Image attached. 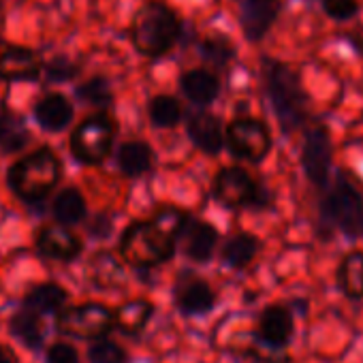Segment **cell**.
I'll use <instances>...</instances> for the list:
<instances>
[{
	"label": "cell",
	"mask_w": 363,
	"mask_h": 363,
	"mask_svg": "<svg viewBox=\"0 0 363 363\" xmlns=\"http://www.w3.org/2000/svg\"><path fill=\"white\" fill-rule=\"evenodd\" d=\"M179 35H182L179 16L162 3L145 5L135 16L130 26V41L135 50L147 58L164 56L177 43Z\"/></svg>",
	"instance_id": "cell-1"
},
{
	"label": "cell",
	"mask_w": 363,
	"mask_h": 363,
	"mask_svg": "<svg viewBox=\"0 0 363 363\" xmlns=\"http://www.w3.org/2000/svg\"><path fill=\"white\" fill-rule=\"evenodd\" d=\"M265 88L284 133L295 130L308 118V96L297 73L278 60L265 62Z\"/></svg>",
	"instance_id": "cell-2"
},
{
	"label": "cell",
	"mask_w": 363,
	"mask_h": 363,
	"mask_svg": "<svg viewBox=\"0 0 363 363\" xmlns=\"http://www.w3.org/2000/svg\"><path fill=\"white\" fill-rule=\"evenodd\" d=\"M60 177L58 156L43 147L18 160L9 169V186L26 201H41Z\"/></svg>",
	"instance_id": "cell-3"
},
{
	"label": "cell",
	"mask_w": 363,
	"mask_h": 363,
	"mask_svg": "<svg viewBox=\"0 0 363 363\" xmlns=\"http://www.w3.org/2000/svg\"><path fill=\"white\" fill-rule=\"evenodd\" d=\"M175 238L167 235L154 220L133 223L120 242L122 257L135 267H156L171 259Z\"/></svg>",
	"instance_id": "cell-4"
},
{
	"label": "cell",
	"mask_w": 363,
	"mask_h": 363,
	"mask_svg": "<svg viewBox=\"0 0 363 363\" xmlns=\"http://www.w3.org/2000/svg\"><path fill=\"white\" fill-rule=\"evenodd\" d=\"M323 216L350 238L363 235V195H359L344 177L323 199Z\"/></svg>",
	"instance_id": "cell-5"
},
{
	"label": "cell",
	"mask_w": 363,
	"mask_h": 363,
	"mask_svg": "<svg viewBox=\"0 0 363 363\" xmlns=\"http://www.w3.org/2000/svg\"><path fill=\"white\" fill-rule=\"evenodd\" d=\"M113 135H116V124L111 122L109 116L105 113L90 116L73 130L71 150L77 160L96 164L109 154Z\"/></svg>",
	"instance_id": "cell-6"
},
{
	"label": "cell",
	"mask_w": 363,
	"mask_h": 363,
	"mask_svg": "<svg viewBox=\"0 0 363 363\" xmlns=\"http://www.w3.org/2000/svg\"><path fill=\"white\" fill-rule=\"evenodd\" d=\"M227 143L235 156L257 162L272 150V135L261 120L238 118L227 128Z\"/></svg>",
	"instance_id": "cell-7"
},
{
	"label": "cell",
	"mask_w": 363,
	"mask_h": 363,
	"mask_svg": "<svg viewBox=\"0 0 363 363\" xmlns=\"http://www.w3.org/2000/svg\"><path fill=\"white\" fill-rule=\"evenodd\" d=\"M113 320H116L113 314L105 306L84 303V306L62 312V316L58 318V325L69 335L94 340V337L105 335L113 327Z\"/></svg>",
	"instance_id": "cell-8"
},
{
	"label": "cell",
	"mask_w": 363,
	"mask_h": 363,
	"mask_svg": "<svg viewBox=\"0 0 363 363\" xmlns=\"http://www.w3.org/2000/svg\"><path fill=\"white\" fill-rule=\"evenodd\" d=\"M216 197L227 208L257 206L261 203V191L252 182V177L240 167H227L216 177Z\"/></svg>",
	"instance_id": "cell-9"
},
{
	"label": "cell",
	"mask_w": 363,
	"mask_h": 363,
	"mask_svg": "<svg viewBox=\"0 0 363 363\" xmlns=\"http://www.w3.org/2000/svg\"><path fill=\"white\" fill-rule=\"evenodd\" d=\"M301 162L306 175L316 186H325L329 179V164H331V143L329 133L323 126L308 130L301 152Z\"/></svg>",
	"instance_id": "cell-10"
},
{
	"label": "cell",
	"mask_w": 363,
	"mask_h": 363,
	"mask_svg": "<svg viewBox=\"0 0 363 363\" xmlns=\"http://www.w3.org/2000/svg\"><path fill=\"white\" fill-rule=\"evenodd\" d=\"M240 24L248 41H261L280 13V0H238Z\"/></svg>",
	"instance_id": "cell-11"
},
{
	"label": "cell",
	"mask_w": 363,
	"mask_h": 363,
	"mask_svg": "<svg viewBox=\"0 0 363 363\" xmlns=\"http://www.w3.org/2000/svg\"><path fill=\"white\" fill-rule=\"evenodd\" d=\"M41 60L28 48L11 45L0 52V79L5 82H37Z\"/></svg>",
	"instance_id": "cell-12"
},
{
	"label": "cell",
	"mask_w": 363,
	"mask_h": 363,
	"mask_svg": "<svg viewBox=\"0 0 363 363\" xmlns=\"http://www.w3.org/2000/svg\"><path fill=\"white\" fill-rule=\"evenodd\" d=\"M189 135L195 141V145L201 147L208 154H216L225 145L223 124H220V120L216 116H212L208 111H199V113L191 116Z\"/></svg>",
	"instance_id": "cell-13"
},
{
	"label": "cell",
	"mask_w": 363,
	"mask_h": 363,
	"mask_svg": "<svg viewBox=\"0 0 363 363\" xmlns=\"http://www.w3.org/2000/svg\"><path fill=\"white\" fill-rule=\"evenodd\" d=\"M261 340L269 346H284L293 335V316L282 306H269L259 320Z\"/></svg>",
	"instance_id": "cell-14"
},
{
	"label": "cell",
	"mask_w": 363,
	"mask_h": 363,
	"mask_svg": "<svg viewBox=\"0 0 363 363\" xmlns=\"http://www.w3.org/2000/svg\"><path fill=\"white\" fill-rule=\"evenodd\" d=\"M35 116L45 130H62L73 120V105L65 94L52 92L37 103Z\"/></svg>",
	"instance_id": "cell-15"
},
{
	"label": "cell",
	"mask_w": 363,
	"mask_h": 363,
	"mask_svg": "<svg viewBox=\"0 0 363 363\" xmlns=\"http://www.w3.org/2000/svg\"><path fill=\"white\" fill-rule=\"evenodd\" d=\"M39 250L45 257L71 261L82 252V242L65 227H48L39 235Z\"/></svg>",
	"instance_id": "cell-16"
},
{
	"label": "cell",
	"mask_w": 363,
	"mask_h": 363,
	"mask_svg": "<svg viewBox=\"0 0 363 363\" xmlns=\"http://www.w3.org/2000/svg\"><path fill=\"white\" fill-rule=\"evenodd\" d=\"M182 90L197 105H210L220 92V82L206 69H193L182 75Z\"/></svg>",
	"instance_id": "cell-17"
},
{
	"label": "cell",
	"mask_w": 363,
	"mask_h": 363,
	"mask_svg": "<svg viewBox=\"0 0 363 363\" xmlns=\"http://www.w3.org/2000/svg\"><path fill=\"white\" fill-rule=\"evenodd\" d=\"M177 308L184 314H206L214 306V291L203 280H189L177 289Z\"/></svg>",
	"instance_id": "cell-18"
},
{
	"label": "cell",
	"mask_w": 363,
	"mask_h": 363,
	"mask_svg": "<svg viewBox=\"0 0 363 363\" xmlns=\"http://www.w3.org/2000/svg\"><path fill=\"white\" fill-rule=\"evenodd\" d=\"M218 244V231L208 225V223H195L191 225L189 233H186V255L193 261H208L214 252Z\"/></svg>",
	"instance_id": "cell-19"
},
{
	"label": "cell",
	"mask_w": 363,
	"mask_h": 363,
	"mask_svg": "<svg viewBox=\"0 0 363 363\" xmlns=\"http://www.w3.org/2000/svg\"><path fill=\"white\" fill-rule=\"evenodd\" d=\"M152 162H154V154H152L150 145L143 141H128L118 152V164H120L122 173H126L130 177L150 171Z\"/></svg>",
	"instance_id": "cell-20"
},
{
	"label": "cell",
	"mask_w": 363,
	"mask_h": 363,
	"mask_svg": "<svg viewBox=\"0 0 363 363\" xmlns=\"http://www.w3.org/2000/svg\"><path fill=\"white\" fill-rule=\"evenodd\" d=\"M340 289L352 297H363V252H348L340 263Z\"/></svg>",
	"instance_id": "cell-21"
},
{
	"label": "cell",
	"mask_w": 363,
	"mask_h": 363,
	"mask_svg": "<svg viewBox=\"0 0 363 363\" xmlns=\"http://www.w3.org/2000/svg\"><path fill=\"white\" fill-rule=\"evenodd\" d=\"M257 252H259V240L250 233H238L225 244L223 259L227 265L242 269L257 257Z\"/></svg>",
	"instance_id": "cell-22"
},
{
	"label": "cell",
	"mask_w": 363,
	"mask_h": 363,
	"mask_svg": "<svg viewBox=\"0 0 363 363\" xmlns=\"http://www.w3.org/2000/svg\"><path fill=\"white\" fill-rule=\"evenodd\" d=\"M152 303L145 301V299H133V301H126L118 314H116V323L122 331L126 333H139L145 323L150 320L152 316Z\"/></svg>",
	"instance_id": "cell-23"
},
{
	"label": "cell",
	"mask_w": 363,
	"mask_h": 363,
	"mask_svg": "<svg viewBox=\"0 0 363 363\" xmlns=\"http://www.w3.org/2000/svg\"><path fill=\"white\" fill-rule=\"evenodd\" d=\"M28 130L20 116L11 111H0V147L5 152H18L26 145Z\"/></svg>",
	"instance_id": "cell-24"
},
{
	"label": "cell",
	"mask_w": 363,
	"mask_h": 363,
	"mask_svg": "<svg viewBox=\"0 0 363 363\" xmlns=\"http://www.w3.org/2000/svg\"><path fill=\"white\" fill-rule=\"evenodd\" d=\"M54 214L62 225H75L86 214V201L75 189L62 191L54 201Z\"/></svg>",
	"instance_id": "cell-25"
},
{
	"label": "cell",
	"mask_w": 363,
	"mask_h": 363,
	"mask_svg": "<svg viewBox=\"0 0 363 363\" xmlns=\"http://www.w3.org/2000/svg\"><path fill=\"white\" fill-rule=\"evenodd\" d=\"M147 113H150V120L154 126H160V128H171L179 122L182 118V107L179 103L169 96V94H158L150 101V107H147Z\"/></svg>",
	"instance_id": "cell-26"
},
{
	"label": "cell",
	"mask_w": 363,
	"mask_h": 363,
	"mask_svg": "<svg viewBox=\"0 0 363 363\" xmlns=\"http://www.w3.org/2000/svg\"><path fill=\"white\" fill-rule=\"evenodd\" d=\"M67 301V291L58 284H41L28 295V308L35 312H54Z\"/></svg>",
	"instance_id": "cell-27"
},
{
	"label": "cell",
	"mask_w": 363,
	"mask_h": 363,
	"mask_svg": "<svg viewBox=\"0 0 363 363\" xmlns=\"http://www.w3.org/2000/svg\"><path fill=\"white\" fill-rule=\"evenodd\" d=\"M90 274H92V280L99 286H105V289L120 286L122 284V276H124L122 267L109 255H96L92 265H90Z\"/></svg>",
	"instance_id": "cell-28"
},
{
	"label": "cell",
	"mask_w": 363,
	"mask_h": 363,
	"mask_svg": "<svg viewBox=\"0 0 363 363\" xmlns=\"http://www.w3.org/2000/svg\"><path fill=\"white\" fill-rule=\"evenodd\" d=\"M11 331L20 337L26 346H39L43 340V327L33 312H20L11 320Z\"/></svg>",
	"instance_id": "cell-29"
},
{
	"label": "cell",
	"mask_w": 363,
	"mask_h": 363,
	"mask_svg": "<svg viewBox=\"0 0 363 363\" xmlns=\"http://www.w3.org/2000/svg\"><path fill=\"white\" fill-rule=\"evenodd\" d=\"M77 96L88 103V105H96V107H107L113 101L109 82L105 77H92L88 82H84L77 88Z\"/></svg>",
	"instance_id": "cell-30"
},
{
	"label": "cell",
	"mask_w": 363,
	"mask_h": 363,
	"mask_svg": "<svg viewBox=\"0 0 363 363\" xmlns=\"http://www.w3.org/2000/svg\"><path fill=\"white\" fill-rule=\"evenodd\" d=\"M154 223H156L167 235L177 238L182 231L186 229L189 216H186L184 212H182V210H177V208H162V210L156 214Z\"/></svg>",
	"instance_id": "cell-31"
},
{
	"label": "cell",
	"mask_w": 363,
	"mask_h": 363,
	"mask_svg": "<svg viewBox=\"0 0 363 363\" xmlns=\"http://www.w3.org/2000/svg\"><path fill=\"white\" fill-rule=\"evenodd\" d=\"M77 73H79V67L67 56H56L45 65V77H48V82H54V84L69 82Z\"/></svg>",
	"instance_id": "cell-32"
},
{
	"label": "cell",
	"mask_w": 363,
	"mask_h": 363,
	"mask_svg": "<svg viewBox=\"0 0 363 363\" xmlns=\"http://www.w3.org/2000/svg\"><path fill=\"white\" fill-rule=\"evenodd\" d=\"M201 54L210 62L223 67V65H227L233 58V45L227 39H223V37H218V39H206L201 43Z\"/></svg>",
	"instance_id": "cell-33"
},
{
	"label": "cell",
	"mask_w": 363,
	"mask_h": 363,
	"mask_svg": "<svg viewBox=\"0 0 363 363\" xmlns=\"http://www.w3.org/2000/svg\"><path fill=\"white\" fill-rule=\"evenodd\" d=\"M90 363H126V352L113 342H96L90 348Z\"/></svg>",
	"instance_id": "cell-34"
},
{
	"label": "cell",
	"mask_w": 363,
	"mask_h": 363,
	"mask_svg": "<svg viewBox=\"0 0 363 363\" xmlns=\"http://www.w3.org/2000/svg\"><path fill=\"white\" fill-rule=\"evenodd\" d=\"M320 3H323L325 13L340 22L354 18L359 11V0H320Z\"/></svg>",
	"instance_id": "cell-35"
},
{
	"label": "cell",
	"mask_w": 363,
	"mask_h": 363,
	"mask_svg": "<svg viewBox=\"0 0 363 363\" xmlns=\"http://www.w3.org/2000/svg\"><path fill=\"white\" fill-rule=\"evenodd\" d=\"M77 350L71 344H54L48 352V363H77Z\"/></svg>",
	"instance_id": "cell-36"
},
{
	"label": "cell",
	"mask_w": 363,
	"mask_h": 363,
	"mask_svg": "<svg viewBox=\"0 0 363 363\" xmlns=\"http://www.w3.org/2000/svg\"><path fill=\"white\" fill-rule=\"evenodd\" d=\"M0 363H16V357L7 352L5 348H0Z\"/></svg>",
	"instance_id": "cell-37"
},
{
	"label": "cell",
	"mask_w": 363,
	"mask_h": 363,
	"mask_svg": "<svg viewBox=\"0 0 363 363\" xmlns=\"http://www.w3.org/2000/svg\"><path fill=\"white\" fill-rule=\"evenodd\" d=\"M0 11H3V0H0Z\"/></svg>",
	"instance_id": "cell-38"
}]
</instances>
